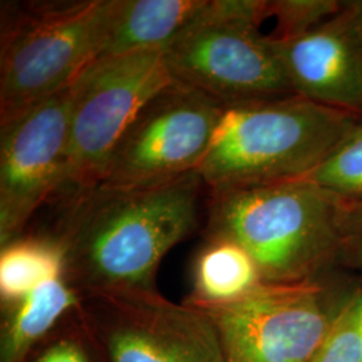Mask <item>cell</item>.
<instances>
[{"label":"cell","mask_w":362,"mask_h":362,"mask_svg":"<svg viewBox=\"0 0 362 362\" xmlns=\"http://www.w3.org/2000/svg\"><path fill=\"white\" fill-rule=\"evenodd\" d=\"M204 187L196 172L145 185L97 184L66 200L57 233L64 278L79 294L157 290L169 251L194 233Z\"/></svg>","instance_id":"1"},{"label":"cell","mask_w":362,"mask_h":362,"mask_svg":"<svg viewBox=\"0 0 362 362\" xmlns=\"http://www.w3.org/2000/svg\"><path fill=\"white\" fill-rule=\"evenodd\" d=\"M346 200L305 179L211 194L206 238L255 260L263 284L314 281L336 269Z\"/></svg>","instance_id":"2"},{"label":"cell","mask_w":362,"mask_h":362,"mask_svg":"<svg viewBox=\"0 0 362 362\" xmlns=\"http://www.w3.org/2000/svg\"><path fill=\"white\" fill-rule=\"evenodd\" d=\"M361 118L300 95L224 106L196 173L211 194L303 179Z\"/></svg>","instance_id":"3"},{"label":"cell","mask_w":362,"mask_h":362,"mask_svg":"<svg viewBox=\"0 0 362 362\" xmlns=\"http://www.w3.org/2000/svg\"><path fill=\"white\" fill-rule=\"evenodd\" d=\"M106 1H1L0 125L70 88L98 57Z\"/></svg>","instance_id":"4"},{"label":"cell","mask_w":362,"mask_h":362,"mask_svg":"<svg viewBox=\"0 0 362 362\" xmlns=\"http://www.w3.org/2000/svg\"><path fill=\"white\" fill-rule=\"evenodd\" d=\"M264 19L267 1L206 0L164 49L172 77L223 106L297 95Z\"/></svg>","instance_id":"5"},{"label":"cell","mask_w":362,"mask_h":362,"mask_svg":"<svg viewBox=\"0 0 362 362\" xmlns=\"http://www.w3.org/2000/svg\"><path fill=\"white\" fill-rule=\"evenodd\" d=\"M172 81L161 50L100 57L83 69L70 88L65 177L57 197L69 200L100 184L132 119Z\"/></svg>","instance_id":"6"},{"label":"cell","mask_w":362,"mask_h":362,"mask_svg":"<svg viewBox=\"0 0 362 362\" xmlns=\"http://www.w3.org/2000/svg\"><path fill=\"white\" fill-rule=\"evenodd\" d=\"M191 306L214 326L223 362H310L334 320L338 287L326 274L298 284H260L228 303Z\"/></svg>","instance_id":"7"},{"label":"cell","mask_w":362,"mask_h":362,"mask_svg":"<svg viewBox=\"0 0 362 362\" xmlns=\"http://www.w3.org/2000/svg\"><path fill=\"white\" fill-rule=\"evenodd\" d=\"M78 311L104 362H223L204 313L157 290L82 293Z\"/></svg>","instance_id":"8"},{"label":"cell","mask_w":362,"mask_h":362,"mask_svg":"<svg viewBox=\"0 0 362 362\" xmlns=\"http://www.w3.org/2000/svg\"><path fill=\"white\" fill-rule=\"evenodd\" d=\"M223 110L207 94L173 79L132 119L100 184L145 185L196 172Z\"/></svg>","instance_id":"9"},{"label":"cell","mask_w":362,"mask_h":362,"mask_svg":"<svg viewBox=\"0 0 362 362\" xmlns=\"http://www.w3.org/2000/svg\"><path fill=\"white\" fill-rule=\"evenodd\" d=\"M71 88V86H70ZM70 88L0 125V246L25 235L65 177Z\"/></svg>","instance_id":"10"},{"label":"cell","mask_w":362,"mask_h":362,"mask_svg":"<svg viewBox=\"0 0 362 362\" xmlns=\"http://www.w3.org/2000/svg\"><path fill=\"white\" fill-rule=\"evenodd\" d=\"M275 42L297 95L362 117V35L349 1L322 25Z\"/></svg>","instance_id":"11"},{"label":"cell","mask_w":362,"mask_h":362,"mask_svg":"<svg viewBox=\"0 0 362 362\" xmlns=\"http://www.w3.org/2000/svg\"><path fill=\"white\" fill-rule=\"evenodd\" d=\"M204 3L206 0H107L97 58L164 52Z\"/></svg>","instance_id":"12"},{"label":"cell","mask_w":362,"mask_h":362,"mask_svg":"<svg viewBox=\"0 0 362 362\" xmlns=\"http://www.w3.org/2000/svg\"><path fill=\"white\" fill-rule=\"evenodd\" d=\"M79 305V293L57 278L33 290L26 297L1 305L0 362H21Z\"/></svg>","instance_id":"13"},{"label":"cell","mask_w":362,"mask_h":362,"mask_svg":"<svg viewBox=\"0 0 362 362\" xmlns=\"http://www.w3.org/2000/svg\"><path fill=\"white\" fill-rule=\"evenodd\" d=\"M189 305H221L245 297L263 284L258 266L246 250L228 239H207L194 262Z\"/></svg>","instance_id":"14"},{"label":"cell","mask_w":362,"mask_h":362,"mask_svg":"<svg viewBox=\"0 0 362 362\" xmlns=\"http://www.w3.org/2000/svg\"><path fill=\"white\" fill-rule=\"evenodd\" d=\"M65 255L52 235H23L0 252L1 305L26 297L38 286L64 276Z\"/></svg>","instance_id":"15"},{"label":"cell","mask_w":362,"mask_h":362,"mask_svg":"<svg viewBox=\"0 0 362 362\" xmlns=\"http://www.w3.org/2000/svg\"><path fill=\"white\" fill-rule=\"evenodd\" d=\"M305 180L348 200L362 203V118Z\"/></svg>","instance_id":"16"},{"label":"cell","mask_w":362,"mask_h":362,"mask_svg":"<svg viewBox=\"0 0 362 362\" xmlns=\"http://www.w3.org/2000/svg\"><path fill=\"white\" fill-rule=\"evenodd\" d=\"M21 362H104L78 308L40 339Z\"/></svg>","instance_id":"17"},{"label":"cell","mask_w":362,"mask_h":362,"mask_svg":"<svg viewBox=\"0 0 362 362\" xmlns=\"http://www.w3.org/2000/svg\"><path fill=\"white\" fill-rule=\"evenodd\" d=\"M338 287V308L310 362H362V329L348 285Z\"/></svg>","instance_id":"18"},{"label":"cell","mask_w":362,"mask_h":362,"mask_svg":"<svg viewBox=\"0 0 362 362\" xmlns=\"http://www.w3.org/2000/svg\"><path fill=\"white\" fill-rule=\"evenodd\" d=\"M345 1L336 0H275L267 1V18L276 19V40L296 38L322 25L339 13Z\"/></svg>","instance_id":"19"},{"label":"cell","mask_w":362,"mask_h":362,"mask_svg":"<svg viewBox=\"0 0 362 362\" xmlns=\"http://www.w3.org/2000/svg\"><path fill=\"white\" fill-rule=\"evenodd\" d=\"M336 269L362 272V203L346 200L339 228Z\"/></svg>","instance_id":"20"},{"label":"cell","mask_w":362,"mask_h":362,"mask_svg":"<svg viewBox=\"0 0 362 362\" xmlns=\"http://www.w3.org/2000/svg\"><path fill=\"white\" fill-rule=\"evenodd\" d=\"M348 288H349L350 297L356 305V310L358 314V320H360L362 329V282L351 284V285L349 284Z\"/></svg>","instance_id":"21"},{"label":"cell","mask_w":362,"mask_h":362,"mask_svg":"<svg viewBox=\"0 0 362 362\" xmlns=\"http://www.w3.org/2000/svg\"><path fill=\"white\" fill-rule=\"evenodd\" d=\"M349 4L353 16H354V21H356V25L358 27L362 35V0L349 1Z\"/></svg>","instance_id":"22"}]
</instances>
